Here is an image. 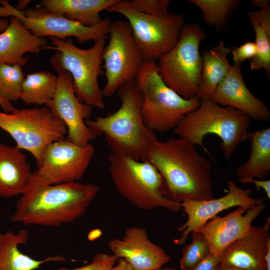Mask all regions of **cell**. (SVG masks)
Masks as SVG:
<instances>
[{"mask_svg": "<svg viewBox=\"0 0 270 270\" xmlns=\"http://www.w3.org/2000/svg\"><path fill=\"white\" fill-rule=\"evenodd\" d=\"M136 80L142 94L141 113L143 121L154 132L174 129L201 102L196 96L185 98L168 87L160 75L156 62H144Z\"/></svg>", "mask_w": 270, "mask_h": 270, "instance_id": "7", "label": "cell"}, {"mask_svg": "<svg viewBox=\"0 0 270 270\" xmlns=\"http://www.w3.org/2000/svg\"><path fill=\"white\" fill-rule=\"evenodd\" d=\"M0 128L12 137L18 148L33 156L38 168L44 148L68 134L64 124L46 106L0 112Z\"/></svg>", "mask_w": 270, "mask_h": 270, "instance_id": "9", "label": "cell"}, {"mask_svg": "<svg viewBox=\"0 0 270 270\" xmlns=\"http://www.w3.org/2000/svg\"><path fill=\"white\" fill-rule=\"evenodd\" d=\"M58 76L53 73L41 70L25 75L20 98L26 104L47 105L54 98Z\"/></svg>", "mask_w": 270, "mask_h": 270, "instance_id": "26", "label": "cell"}, {"mask_svg": "<svg viewBox=\"0 0 270 270\" xmlns=\"http://www.w3.org/2000/svg\"><path fill=\"white\" fill-rule=\"evenodd\" d=\"M28 236L24 230L16 233L11 230L0 232V270H35L46 262L66 260L64 256L60 255L38 260L23 254L19 246L26 244Z\"/></svg>", "mask_w": 270, "mask_h": 270, "instance_id": "22", "label": "cell"}, {"mask_svg": "<svg viewBox=\"0 0 270 270\" xmlns=\"http://www.w3.org/2000/svg\"><path fill=\"white\" fill-rule=\"evenodd\" d=\"M270 216L262 227L252 225L245 235L222 251L220 264L243 270H266L270 251Z\"/></svg>", "mask_w": 270, "mask_h": 270, "instance_id": "18", "label": "cell"}, {"mask_svg": "<svg viewBox=\"0 0 270 270\" xmlns=\"http://www.w3.org/2000/svg\"><path fill=\"white\" fill-rule=\"evenodd\" d=\"M227 185L228 192L221 198L202 200H188L180 202L188 219L184 224L177 228L181 236L174 240L176 245L184 244L190 234L196 232L219 212L232 207L252 208L263 201L262 198L252 197L250 189L242 188L232 180H228Z\"/></svg>", "mask_w": 270, "mask_h": 270, "instance_id": "15", "label": "cell"}, {"mask_svg": "<svg viewBox=\"0 0 270 270\" xmlns=\"http://www.w3.org/2000/svg\"><path fill=\"white\" fill-rule=\"evenodd\" d=\"M255 33L257 52L252 59L250 68L252 70L263 69L270 76V35L259 24L250 21Z\"/></svg>", "mask_w": 270, "mask_h": 270, "instance_id": "30", "label": "cell"}, {"mask_svg": "<svg viewBox=\"0 0 270 270\" xmlns=\"http://www.w3.org/2000/svg\"><path fill=\"white\" fill-rule=\"evenodd\" d=\"M52 46L46 49L56 50L50 60V64L56 72H68L72 80V87L78 100L92 107L104 109V94L98 78L104 75L102 70V54L106 40L94 42L92 47L82 49L70 38L66 40L50 38Z\"/></svg>", "mask_w": 270, "mask_h": 270, "instance_id": "6", "label": "cell"}, {"mask_svg": "<svg viewBox=\"0 0 270 270\" xmlns=\"http://www.w3.org/2000/svg\"><path fill=\"white\" fill-rule=\"evenodd\" d=\"M236 208L224 216H215L196 232L208 240L210 254L220 256L228 245L245 235L252 222L265 209L266 204L262 201L248 209L243 206Z\"/></svg>", "mask_w": 270, "mask_h": 270, "instance_id": "17", "label": "cell"}, {"mask_svg": "<svg viewBox=\"0 0 270 270\" xmlns=\"http://www.w3.org/2000/svg\"><path fill=\"white\" fill-rule=\"evenodd\" d=\"M107 10L120 14L128 20L144 62H156L171 50L185 24L181 14L169 12L161 17L149 16L133 9L126 0H118Z\"/></svg>", "mask_w": 270, "mask_h": 270, "instance_id": "10", "label": "cell"}, {"mask_svg": "<svg viewBox=\"0 0 270 270\" xmlns=\"http://www.w3.org/2000/svg\"><path fill=\"white\" fill-rule=\"evenodd\" d=\"M120 108L106 116L88 119L86 124L96 137L104 134L112 152H120L138 160H146L158 140L154 132L144 123L141 113L142 94L136 80L118 90Z\"/></svg>", "mask_w": 270, "mask_h": 270, "instance_id": "3", "label": "cell"}, {"mask_svg": "<svg viewBox=\"0 0 270 270\" xmlns=\"http://www.w3.org/2000/svg\"><path fill=\"white\" fill-rule=\"evenodd\" d=\"M109 42L105 46L102 60L106 84L104 96L111 97L125 83L136 80L144 60L128 22H112Z\"/></svg>", "mask_w": 270, "mask_h": 270, "instance_id": "12", "label": "cell"}, {"mask_svg": "<svg viewBox=\"0 0 270 270\" xmlns=\"http://www.w3.org/2000/svg\"><path fill=\"white\" fill-rule=\"evenodd\" d=\"M19 64L0 62V96L6 100L16 102L20 98L25 74Z\"/></svg>", "mask_w": 270, "mask_h": 270, "instance_id": "28", "label": "cell"}, {"mask_svg": "<svg viewBox=\"0 0 270 270\" xmlns=\"http://www.w3.org/2000/svg\"><path fill=\"white\" fill-rule=\"evenodd\" d=\"M189 140L170 137L158 140L146 160L158 170L165 182L168 198L181 202L214 198L209 161Z\"/></svg>", "mask_w": 270, "mask_h": 270, "instance_id": "1", "label": "cell"}, {"mask_svg": "<svg viewBox=\"0 0 270 270\" xmlns=\"http://www.w3.org/2000/svg\"><path fill=\"white\" fill-rule=\"evenodd\" d=\"M202 12L205 22L217 29L226 24L232 12L240 4L239 0H190Z\"/></svg>", "mask_w": 270, "mask_h": 270, "instance_id": "27", "label": "cell"}, {"mask_svg": "<svg viewBox=\"0 0 270 270\" xmlns=\"http://www.w3.org/2000/svg\"><path fill=\"white\" fill-rule=\"evenodd\" d=\"M192 234L191 243L185 246L182 250L180 262L182 270H190L210 254V246L206 238L198 232Z\"/></svg>", "mask_w": 270, "mask_h": 270, "instance_id": "29", "label": "cell"}, {"mask_svg": "<svg viewBox=\"0 0 270 270\" xmlns=\"http://www.w3.org/2000/svg\"><path fill=\"white\" fill-rule=\"evenodd\" d=\"M0 18L16 16L34 34L42 38L54 37L66 40L74 37L79 43L96 41L108 38L112 24L105 18L98 24L87 26L64 16L50 12L42 6L18 10L6 0H0Z\"/></svg>", "mask_w": 270, "mask_h": 270, "instance_id": "11", "label": "cell"}, {"mask_svg": "<svg viewBox=\"0 0 270 270\" xmlns=\"http://www.w3.org/2000/svg\"><path fill=\"white\" fill-rule=\"evenodd\" d=\"M109 172L118 192L142 210L164 208L174 212L182 209L180 202L168 199L162 176L148 160H138L120 152L108 157Z\"/></svg>", "mask_w": 270, "mask_h": 270, "instance_id": "4", "label": "cell"}, {"mask_svg": "<svg viewBox=\"0 0 270 270\" xmlns=\"http://www.w3.org/2000/svg\"><path fill=\"white\" fill-rule=\"evenodd\" d=\"M98 192V186L92 184L48 185L32 176L11 220L26 225L58 227L82 216Z\"/></svg>", "mask_w": 270, "mask_h": 270, "instance_id": "2", "label": "cell"}, {"mask_svg": "<svg viewBox=\"0 0 270 270\" xmlns=\"http://www.w3.org/2000/svg\"><path fill=\"white\" fill-rule=\"evenodd\" d=\"M248 138L250 145L249 158L236 170L243 184L250 179L264 180L270 172V128L249 131Z\"/></svg>", "mask_w": 270, "mask_h": 270, "instance_id": "25", "label": "cell"}, {"mask_svg": "<svg viewBox=\"0 0 270 270\" xmlns=\"http://www.w3.org/2000/svg\"><path fill=\"white\" fill-rule=\"evenodd\" d=\"M94 146H80L64 139L48 144L34 178L44 184H58L81 179L94 155Z\"/></svg>", "mask_w": 270, "mask_h": 270, "instance_id": "13", "label": "cell"}, {"mask_svg": "<svg viewBox=\"0 0 270 270\" xmlns=\"http://www.w3.org/2000/svg\"><path fill=\"white\" fill-rule=\"evenodd\" d=\"M250 122L248 116L234 108L210 100H201L198 108L188 114L174 130L178 137L202 148L206 135L218 136L222 140L224 156L228 159L238 146L248 138Z\"/></svg>", "mask_w": 270, "mask_h": 270, "instance_id": "5", "label": "cell"}, {"mask_svg": "<svg viewBox=\"0 0 270 270\" xmlns=\"http://www.w3.org/2000/svg\"><path fill=\"white\" fill-rule=\"evenodd\" d=\"M220 264V256L209 254L190 270H216Z\"/></svg>", "mask_w": 270, "mask_h": 270, "instance_id": "35", "label": "cell"}, {"mask_svg": "<svg viewBox=\"0 0 270 270\" xmlns=\"http://www.w3.org/2000/svg\"><path fill=\"white\" fill-rule=\"evenodd\" d=\"M31 0H19L16 7V9L20 11H24Z\"/></svg>", "mask_w": 270, "mask_h": 270, "instance_id": "40", "label": "cell"}, {"mask_svg": "<svg viewBox=\"0 0 270 270\" xmlns=\"http://www.w3.org/2000/svg\"><path fill=\"white\" fill-rule=\"evenodd\" d=\"M117 262V264H116L110 270H135L131 265L124 258H118Z\"/></svg>", "mask_w": 270, "mask_h": 270, "instance_id": "37", "label": "cell"}, {"mask_svg": "<svg viewBox=\"0 0 270 270\" xmlns=\"http://www.w3.org/2000/svg\"><path fill=\"white\" fill-rule=\"evenodd\" d=\"M9 22V20L7 18H0V32H3L8 27Z\"/></svg>", "mask_w": 270, "mask_h": 270, "instance_id": "41", "label": "cell"}, {"mask_svg": "<svg viewBox=\"0 0 270 270\" xmlns=\"http://www.w3.org/2000/svg\"><path fill=\"white\" fill-rule=\"evenodd\" d=\"M216 270H243L236 268L222 265L219 264Z\"/></svg>", "mask_w": 270, "mask_h": 270, "instance_id": "42", "label": "cell"}, {"mask_svg": "<svg viewBox=\"0 0 270 270\" xmlns=\"http://www.w3.org/2000/svg\"><path fill=\"white\" fill-rule=\"evenodd\" d=\"M133 9L154 16H166L170 3L169 0H126Z\"/></svg>", "mask_w": 270, "mask_h": 270, "instance_id": "31", "label": "cell"}, {"mask_svg": "<svg viewBox=\"0 0 270 270\" xmlns=\"http://www.w3.org/2000/svg\"><path fill=\"white\" fill-rule=\"evenodd\" d=\"M118 0H42L40 6L48 11L62 15L92 26L102 20L100 12L107 10Z\"/></svg>", "mask_w": 270, "mask_h": 270, "instance_id": "24", "label": "cell"}, {"mask_svg": "<svg viewBox=\"0 0 270 270\" xmlns=\"http://www.w3.org/2000/svg\"><path fill=\"white\" fill-rule=\"evenodd\" d=\"M0 106L4 112L10 113L14 110L16 108L12 102H9L0 96Z\"/></svg>", "mask_w": 270, "mask_h": 270, "instance_id": "38", "label": "cell"}, {"mask_svg": "<svg viewBox=\"0 0 270 270\" xmlns=\"http://www.w3.org/2000/svg\"><path fill=\"white\" fill-rule=\"evenodd\" d=\"M240 64L234 63L210 100L220 105L234 108L250 119L268 122L270 111L264 102L256 98L246 87Z\"/></svg>", "mask_w": 270, "mask_h": 270, "instance_id": "19", "label": "cell"}, {"mask_svg": "<svg viewBox=\"0 0 270 270\" xmlns=\"http://www.w3.org/2000/svg\"><path fill=\"white\" fill-rule=\"evenodd\" d=\"M156 270H178L174 268H172V267H165L164 268H158Z\"/></svg>", "mask_w": 270, "mask_h": 270, "instance_id": "44", "label": "cell"}, {"mask_svg": "<svg viewBox=\"0 0 270 270\" xmlns=\"http://www.w3.org/2000/svg\"><path fill=\"white\" fill-rule=\"evenodd\" d=\"M250 4L255 8H260V9L270 8L269 0H252Z\"/></svg>", "mask_w": 270, "mask_h": 270, "instance_id": "39", "label": "cell"}, {"mask_svg": "<svg viewBox=\"0 0 270 270\" xmlns=\"http://www.w3.org/2000/svg\"><path fill=\"white\" fill-rule=\"evenodd\" d=\"M206 38L198 24L185 23L176 44L158 60L164 83L185 98L196 95L202 70L199 47Z\"/></svg>", "mask_w": 270, "mask_h": 270, "instance_id": "8", "label": "cell"}, {"mask_svg": "<svg viewBox=\"0 0 270 270\" xmlns=\"http://www.w3.org/2000/svg\"><path fill=\"white\" fill-rule=\"evenodd\" d=\"M246 183L254 184L258 191L262 189L266 192L267 198L270 200V180L250 179L245 182Z\"/></svg>", "mask_w": 270, "mask_h": 270, "instance_id": "36", "label": "cell"}, {"mask_svg": "<svg viewBox=\"0 0 270 270\" xmlns=\"http://www.w3.org/2000/svg\"><path fill=\"white\" fill-rule=\"evenodd\" d=\"M250 21L254 22L262 26L270 35V8L260 9L248 13Z\"/></svg>", "mask_w": 270, "mask_h": 270, "instance_id": "34", "label": "cell"}, {"mask_svg": "<svg viewBox=\"0 0 270 270\" xmlns=\"http://www.w3.org/2000/svg\"><path fill=\"white\" fill-rule=\"evenodd\" d=\"M109 248L118 258L126 260L135 270H156L170 260L160 246L152 242L143 228H128L121 238H114L108 243Z\"/></svg>", "mask_w": 270, "mask_h": 270, "instance_id": "16", "label": "cell"}, {"mask_svg": "<svg viewBox=\"0 0 270 270\" xmlns=\"http://www.w3.org/2000/svg\"><path fill=\"white\" fill-rule=\"evenodd\" d=\"M118 260L112 254L98 253L89 264L73 269L60 268L57 270H110Z\"/></svg>", "mask_w": 270, "mask_h": 270, "instance_id": "32", "label": "cell"}, {"mask_svg": "<svg viewBox=\"0 0 270 270\" xmlns=\"http://www.w3.org/2000/svg\"><path fill=\"white\" fill-rule=\"evenodd\" d=\"M230 51L220 40L202 52L201 79L196 95L200 100H211L218 84L228 74L232 67L228 58Z\"/></svg>", "mask_w": 270, "mask_h": 270, "instance_id": "23", "label": "cell"}, {"mask_svg": "<svg viewBox=\"0 0 270 270\" xmlns=\"http://www.w3.org/2000/svg\"><path fill=\"white\" fill-rule=\"evenodd\" d=\"M266 270H270V251L268 252L266 256Z\"/></svg>", "mask_w": 270, "mask_h": 270, "instance_id": "43", "label": "cell"}, {"mask_svg": "<svg viewBox=\"0 0 270 270\" xmlns=\"http://www.w3.org/2000/svg\"><path fill=\"white\" fill-rule=\"evenodd\" d=\"M55 96L46 106L66 125L70 142L84 146L97 137L87 126L86 120L92 112V106L77 98L72 87V80L68 72L58 71Z\"/></svg>", "mask_w": 270, "mask_h": 270, "instance_id": "14", "label": "cell"}, {"mask_svg": "<svg viewBox=\"0 0 270 270\" xmlns=\"http://www.w3.org/2000/svg\"><path fill=\"white\" fill-rule=\"evenodd\" d=\"M32 172L26 157L16 146L0 144V197L22 195Z\"/></svg>", "mask_w": 270, "mask_h": 270, "instance_id": "21", "label": "cell"}, {"mask_svg": "<svg viewBox=\"0 0 270 270\" xmlns=\"http://www.w3.org/2000/svg\"><path fill=\"white\" fill-rule=\"evenodd\" d=\"M9 24L0 34V62L24 66L26 52L37 54L48 46L46 38L38 36L26 29L20 18H10Z\"/></svg>", "mask_w": 270, "mask_h": 270, "instance_id": "20", "label": "cell"}, {"mask_svg": "<svg viewBox=\"0 0 270 270\" xmlns=\"http://www.w3.org/2000/svg\"><path fill=\"white\" fill-rule=\"evenodd\" d=\"M256 52V44L251 41H248L238 47H234L230 51L234 62L238 64L246 60L252 59Z\"/></svg>", "mask_w": 270, "mask_h": 270, "instance_id": "33", "label": "cell"}]
</instances>
